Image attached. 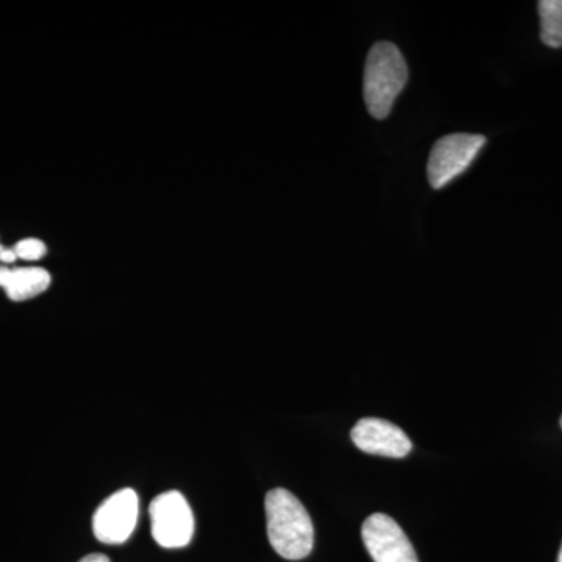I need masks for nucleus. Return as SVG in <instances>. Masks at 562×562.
I'll return each instance as SVG.
<instances>
[{
	"instance_id": "nucleus-1",
	"label": "nucleus",
	"mask_w": 562,
	"mask_h": 562,
	"mask_svg": "<svg viewBox=\"0 0 562 562\" xmlns=\"http://www.w3.org/2000/svg\"><path fill=\"white\" fill-rule=\"evenodd\" d=\"M265 508L272 549L284 560L308 557L314 547V527L302 502L292 492L277 487L266 495Z\"/></svg>"
},
{
	"instance_id": "nucleus-2",
	"label": "nucleus",
	"mask_w": 562,
	"mask_h": 562,
	"mask_svg": "<svg viewBox=\"0 0 562 562\" xmlns=\"http://www.w3.org/2000/svg\"><path fill=\"white\" fill-rule=\"evenodd\" d=\"M408 81V65L401 49L387 41L373 44L364 66V101L375 120L390 116L395 99Z\"/></svg>"
},
{
	"instance_id": "nucleus-3",
	"label": "nucleus",
	"mask_w": 562,
	"mask_h": 562,
	"mask_svg": "<svg viewBox=\"0 0 562 562\" xmlns=\"http://www.w3.org/2000/svg\"><path fill=\"white\" fill-rule=\"evenodd\" d=\"M151 536L162 549H183L192 541L195 520L190 503L179 491L162 492L150 503Z\"/></svg>"
},
{
	"instance_id": "nucleus-4",
	"label": "nucleus",
	"mask_w": 562,
	"mask_h": 562,
	"mask_svg": "<svg viewBox=\"0 0 562 562\" xmlns=\"http://www.w3.org/2000/svg\"><path fill=\"white\" fill-rule=\"evenodd\" d=\"M484 144L486 136L473 133H453L436 140L427 166L428 181L432 190H442L461 176L475 160Z\"/></svg>"
},
{
	"instance_id": "nucleus-5",
	"label": "nucleus",
	"mask_w": 562,
	"mask_h": 562,
	"mask_svg": "<svg viewBox=\"0 0 562 562\" xmlns=\"http://www.w3.org/2000/svg\"><path fill=\"white\" fill-rule=\"evenodd\" d=\"M139 497L131 487L111 494L95 509L92 531L95 539L110 546L127 542L138 525Z\"/></svg>"
},
{
	"instance_id": "nucleus-6",
	"label": "nucleus",
	"mask_w": 562,
	"mask_h": 562,
	"mask_svg": "<svg viewBox=\"0 0 562 562\" xmlns=\"http://www.w3.org/2000/svg\"><path fill=\"white\" fill-rule=\"evenodd\" d=\"M361 536L373 562H419L408 536L386 514L369 516L362 524Z\"/></svg>"
},
{
	"instance_id": "nucleus-7",
	"label": "nucleus",
	"mask_w": 562,
	"mask_h": 562,
	"mask_svg": "<svg viewBox=\"0 0 562 562\" xmlns=\"http://www.w3.org/2000/svg\"><path fill=\"white\" fill-rule=\"evenodd\" d=\"M351 441L362 452L379 457L403 458L413 449L412 441L402 428L376 417L358 420L351 430Z\"/></svg>"
},
{
	"instance_id": "nucleus-8",
	"label": "nucleus",
	"mask_w": 562,
	"mask_h": 562,
	"mask_svg": "<svg viewBox=\"0 0 562 562\" xmlns=\"http://www.w3.org/2000/svg\"><path fill=\"white\" fill-rule=\"evenodd\" d=\"M50 273L43 268L10 269L0 266V288L11 302H25L49 290Z\"/></svg>"
},
{
	"instance_id": "nucleus-9",
	"label": "nucleus",
	"mask_w": 562,
	"mask_h": 562,
	"mask_svg": "<svg viewBox=\"0 0 562 562\" xmlns=\"http://www.w3.org/2000/svg\"><path fill=\"white\" fill-rule=\"evenodd\" d=\"M541 18V40L552 49L562 47V0H541L538 3Z\"/></svg>"
},
{
	"instance_id": "nucleus-10",
	"label": "nucleus",
	"mask_w": 562,
	"mask_h": 562,
	"mask_svg": "<svg viewBox=\"0 0 562 562\" xmlns=\"http://www.w3.org/2000/svg\"><path fill=\"white\" fill-rule=\"evenodd\" d=\"M13 249L16 251L18 258L27 261L41 260L47 254L46 244L35 238L22 239Z\"/></svg>"
},
{
	"instance_id": "nucleus-11",
	"label": "nucleus",
	"mask_w": 562,
	"mask_h": 562,
	"mask_svg": "<svg viewBox=\"0 0 562 562\" xmlns=\"http://www.w3.org/2000/svg\"><path fill=\"white\" fill-rule=\"evenodd\" d=\"M16 260V251H14V249H5V247H3L2 254H0V261L5 262V265H11V262Z\"/></svg>"
},
{
	"instance_id": "nucleus-12",
	"label": "nucleus",
	"mask_w": 562,
	"mask_h": 562,
	"mask_svg": "<svg viewBox=\"0 0 562 562\" xmlns=\"http://www.w3.org/2000/svg\"><path fill=\"white\" fill-rule=\"evenodd\" d=\"M79 562H110V558L101 553L88 554V557L81 558Z\"/></svg>"
},
{
	"instance_id": "nucleus-13",
	"label": "nucleus",
	"mask_w": 562,
	"mask_h": 562,
	"mask_svg": "<svg viewBox=\"0 0 562 562\" xmlns=\"http://www.w3.org/2000/svg\"><path fill=\"white\" fill-rule=\"evenodd\" d=\"M557 562H562V546H561L560 554H558V561Z\"/></svg>"
},
{
	"instance_id": "nucleus-14",
	"label": "nucleus",
	"mask_w": 562,
	"mask_h": 562,
	"mask_svg": "<svg viewBox=\"0 0 562 562\" xmlns=\"http://www.w3.org/2000/svg\"><path fill=\"white\" fill-rule=\"evenodd\" d=\"M3 247L2 244H0V254H2Z\"/></svg>"
},
{
	"instance_id": "nucleus-15",
	"label": "nucleus",
	"mask_w": 562,
	"mask_h": 562,
	"mask_svg": "<svg viewBox=\"0 0 562 562\" xmlns=\"http://www.w3.org/2000/svg\"><path fill=\"white\" fill-rule=\"evenodd\" d=\"M561 427H562V417H561Z\"/></svg>"
}]
</instances>
